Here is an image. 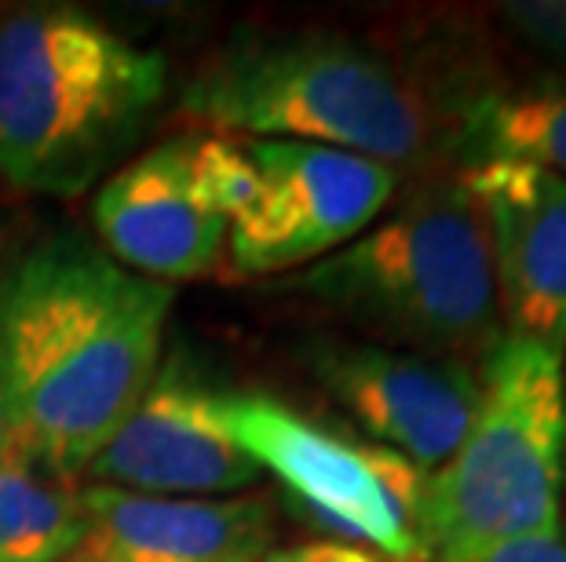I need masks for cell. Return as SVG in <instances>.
Masks as SVG:
<instances>
[{"instance_id":"obj_1","label":"cell","mask_w":566,"mask_h":562,"mask_svg":"<svg viewBox=\"0 0 566 562\" xmlns=\"http://www.w3.org/2000/svg\"><path fill=\"white\" fill-rule=\"evenodd\" d=\"M172 285L59 231L0 271V384L19 449L74 483L165 358Z\"/></svg>"},{"instance_id":"obj_2","label":"cell","mask_w":566,"mask_h":562,"mask_svg":"<svg viewBox=\"0 0 566 562\" xmlns=\"http://www.w3.org/2000/svg\"><path fill=\"white\" fill-rule=\"evenodd\" d=\"M168 92V63L95 11H0V179L77 198L132 150Z\"/></svg>"},{"instance_id":"obj_3","label":"cell","mask_w":566,"mask_h":562,"mask_svg":"<svg viewBox=\"0 0 566 562\" xmlns=\"http://www.w3.org/2000/svg\"><path fill=\"white\" fill-rule=\"evenodd\" d=\"M179 117L209 136L293 139L399 172L436 139L413 77L344 33H252L227 41L187 81Z\"/></svg>"},{"instance_id":"obj_4","label":"cell","mask_w":566,"mask_h":562,"mask_svg":"<svg viewBox=\"0 0 566 562\" xmlns=\"http://www.w3.org/2000/svg\"><path fill=\"white\" fill-rule=\"evenodd\" d=\"M285 289L402 351L472 365L504 340L486 223L461 176L413 190Z\"/></svg>"},{"instance_id":"obj_5","label":"cell","mask_w":566,"mask_h":562,"mask_svg":"<svg viewBox=\"0 0 566 562\" xmlns=\"http://www.w3.org/2000/svg\"><path fill=\"white\" fill-rule=\"evenodd\" d=\"M563 457V354L504 337L479 362V405L464 442L428 471V562L559 530Z\"/></svg>"},{"instance_id":"obj_6","label":"cell","mask_w":566,"mask_h":562,"mask_svg":"<svg viewBox=\"0 0 566 562\" xmlns=\"http://www.w3.org/2000/svg\"><path fill=\"white\" fill-rule=\"evenodd\" d=\"M227 421L322 541L363 544L391 562H428L424 468L263 391H227Z\"/></svg>"},{"instance_id":"obj_7","label":"cell","mask_w":566,"mask_h":562,"mask_svg":"<svg viewBox=\"0 0 566 562\" xmlns=\"http://www.w3.org/2000/svg\"><path fill=\"white\" fill-rule=\"evenodd\" d=\"M260 190L231 223L238 274L304 271L366 234L399 187V172L358 153L293 139H242Z\"/></svg>"},{"instance_id":"obj_8","label":"cell","mask_w":566,"mask_h":562,"mask_svg":"<svg viewBox=\"0 0 566 562\" xmlns=\"http://www.w3.org/2000/svg\"><path fill=\"white\" fill-rule=\"evenodd\" d=\"M260 475L227 421V391L172 354L84 468V483L147 497H238Z\"/></svg>"},{"instance_id":"obj_9","label":"cell","mask_w":566,"mask_h":562,"mask_svg":"<svg viewBox=\"0 0 566 562\" xmlns=\"http://www.w3.org/2000/svg\"><path fill=\"white\" fill-rule=\"evenodd\" d=\"M304 362L369 442L436 471L453 457L479 405V369L377 340L318 337Z\"/></svg>"},{"instance_id":"obj_10","label":"cell","mask_w":566,"mask_h":562,"mask_svg":"<svg viewBox=\"0 0 566 562\" xmlns=\"http://www.w3.org/2000/svg\"><path fill=\"white\" fill-rule=\"evenodd\" d=\"M483 212L504 337L566 347V179L523 161L461 172Z\"/></svg>"},{"instance_id":"obj_11","label":"cell","mask_w":566,"mask_h":562,"mask_svg":"<svg viewBox=\"0 0 566 562\" xmlns=\"http://www.w3.org/2000/svg\"><path fill=\"white\" fill-rule=\"evenodd\" d=\"M99 245L154 282H195L220 267L231 223L205 205L187 172V139H168L103 179L92 201Z\"/></svg>"},{"instance_id":"obj_12","label":"cell","mask_w":566,"mask_h":562,"mask_svg":"<svg viewBox=\"0 0 566 562\" xmlns=\"http://www.w3.org/2000/svg\"><path fill=\"white\" fill-rule=\"evenodd\" d=\"M88 562H263L274 552L268 497H147L81 486Z\"/></svg>"},{"instance_id":"obj_13","label":"cell","mask_w":566,"mask_h":562,"mask_svg":"<svg viewBox=\"0 0 566 562\" xmlns=\"http://www.w3.org/2000/svg\"><path fill=\"white\" fill-rule=\"evenodd\" d=\"M468 161H523L566 179V81L490 88L464 103Z\"/></svg>"},{"instance_id":"obj_14","label":"cell","mask_w":566,"mask_h":562,"mask_svg":"<svg viewBox=\"0 0 566 562\" xmlns=\"http://www.w3.org/2000/svg\"><path fill=\"white\" fill-rule=\"evenodd\" d=\"M88 537L81 489L22 449L0 460V562H66Z\"/></svg>"},{"instance_id":"obj_15","label":"cell","mask_w":566,"mask_h":562,"mask_svg":"<svg viewBox=\"0 0 566 562\" xmlns=\"http://www.w3.org/2000/svg\"><path fill=\"white\" fill-rule=\"evenodd\" d=\"M501 19L509 22L526 47L566 66V0H520L504 4Z\"/></svg>"},{"instance_id":"obj_16","label":"cell","mask_w":566,"mask_h":562,"mask_svg":"<svg viewBox=\"0 0 566 562\" xmlns=\"http://www.w3.org/2000/svg\"><path fill=\"white\" fill-rule=\"evenodd\" d=\"M439 562H566V541L559 530L526 533V537H512V541L479 548L472 555L439 559Z\"/></svg>"},{"instance_id":"obj_17","label":"cell","mask_w":566,"mask_h":562,"mask_svg":"<svg viewBox=\"0 0 566 562\" xmlns=\"http://www.w3.org/2000/svg\"><path fill=\"white\" fill-rule=\"evenodd\" d=\"M263 562H391V559H384L380 552H373V548H363V544L322 541V537H315V541L274 548Z\"/></svg>"},{"instance_id":"obj_18","label":"cell","mask_w":566,"mask_h":562,"mask_svg":"<svg viewBox=\"0 0 566 562\" xmlns=\"http://www.w3.org/2000/svg\"><path fill=\"white\" fill-rule=\"evenodd\" d=\"M19 449V438H15V424H11V410H8V394H4V384H0V460L8 457V453Z\"/></svg>"},{"instance_id":"obj_19","label":"cell","mask_w":566,"mask_h":562,"mask_svg":"<svg viewBox=\"0 0 566 562\" xmlns=\"http://www.w3.org/2000/svg\"><path fill=\"white\" fill-rule=\"evenodd\" d=\"M66 562H88V559H81V555H74V559H66Z\"/></svg>"}]
</instances>
